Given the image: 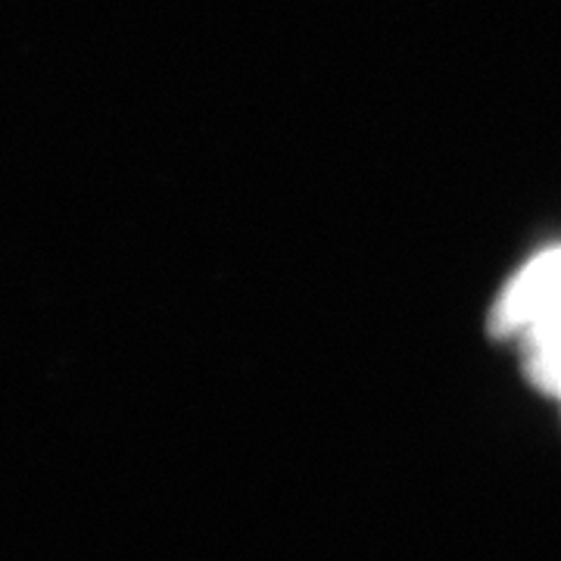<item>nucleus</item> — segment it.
<instances>
[{
	"mask_svg": "<svg viewBox=\"0 0 561 561\" xmlns=\"http://www.w3.org/2000/svg\"><path fill=\"white\" fill-rule=\"evenodd\" d=\"M561 319V247H552L524 265L505 284L490 324L500 337L527 341Z\"/></svg>",
	"mask_w": 561,
	"mask_h": 561,
	"instance_id": "obj_1",
	"label": "nucleus"
},
{
	"mask_svg": "<svg viewBox=\"0 0 561 561\" xmlns=\"http://www.w3.org/2000/svg\"><path fill=\"white\" fill-rule=\"evenodd\" d=\"M522 346L530 381L561 402V319L542 328L540 334L527 337Z\"/></svg>",
	"mask_w": 561,
	"mask_h": 561,
	"instance_id": "obj_2",
	"label": "nucleus"
}]
</instances>
